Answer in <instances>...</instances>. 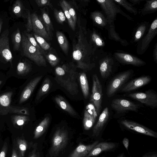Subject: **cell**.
<instances>
[{"label":"cell","mask_w":157,"mask_h":157,"mask_svg":"<svg viewBox=\"0 0 157 157\" xmlns=\"http://www.w3.org/2000/svg\"><path fill=\"white\" fill-rule=\"evenodd\" d=\"M78 30L72 41V58L76 63L77 67L89 71L95 66L91 62L96 48L88 41L86 31L78 24Z\"/></svg>","instance_id":"6da1fadb"},{"label":"cell","mask_w":157,"mask_h":157,"mask_svg":"<svg viewBox=\"0 0 157 157\" xmlns=\"http://www.w3.org/2000/svg\"><path fill=\"white\" fill-rule=\"evenodd\" d=\"M78 76V72L75 69L69 66L63 75L56 76L55 79L70 94L74 95L76 94L78 91V85L77 81Z\"/></svg>","instance_id":"7a4b0ae2"},{"label":"cell","mask_w":157,"mask_h":157,"mask_svg":"<svg viewBox=\"0 0 157 157\" xmlns=\"http://www.w3.org/2000/svg\"><path fill=\"white\" fill-rule=\"evenodd\" d=\"M21 46L23 55L39 66H46L44 55L29 42L24 33H22Z\"/></svg>","instance_id":"3957f363"},{"label":"cell","mask_w":157,"mask_h":157,"mask_svg":"<svg viewBox=\"0 0 157 157\" xmlns=\"http://www.w3.org/2000/svg\"><path fill=\"white\" fill-rule=\"evenodd\" d=\"M96 1L105 14L109 24L114 22L117 13L121 14L129 20H133V18L123 11L113 0H97Z\"/></svg>","instance_id":"277c9868"},{"label":"cell","mask_w":157,"mask_h":157,"mask_svg":"<svg viewBox=\"0 0 157 157\" xmlns=\"http://www.w3.org/2000/svg\"><path fill=\"white\" fill-rule=\"evenodd\" d=\"M68 140L67 131L64 128L56 130L52 137L49 153L51 157L57 156L67 145Z\"/></svg>","instance_id":"5b68a950"},{"label":"cell","mask_w":157,"mask_h":157,"mask_svg":"<svg viewBox=\"0 0 157 157\" xmlns=\"http://www.w3.org/2000/svg\"><path fill=\"white\" fill-rule=\"evenodd\" d=\"M133 73L132 70H128L119 73L114 77L107 86V96L111 97L114 96L122 86L130 78Z\"/></svg>","instance_id":"8992f818"},{"label":"cell","mask_w":157,"mask_h":157,"mask_svg":"<svg viewBox=\"0 0 157 157\" xmlns=\"http://www.w3.org/2000/svg\"><path fill=\"white\" fill-rule=\"evenodd\" d=\"M103 96L101 84L96 74L93 75V85L90 101L94 105L98 115H99L101 109Z\"/></svg>","instance_id":"52a82bcc"},{"label":"cell","mask_w":157,"mask_h":157,"mask_svg":"<svg viewBox=\"0 0 157 157\" xmlns=\"http://www.w3.org/2000/svg\"><path fill=\"white\" fill-rule=\"evenodd\" d=\"M145 36L139 42L136 52L138 55L144 53L148 49L149 44L157 34V17L151 23Z\"/></svg>","instance_id":"ba28073f"},{"label":"cell","mask_w":157,"mask_h":157,"mask_svg":"<svg viewBox=\"0 0 157 157\" xmlns=\"http://www.w3.org/2000/svg\"><path fill=\"white\" fill-rule=\"evenodd\" d=\"M128 96L152 109L157 107V95L151 90L131 93L128 94Z\"/></svg>","instance_id":"9c48e42d"},{"label":"cell","mask_w":157,"mask_h":157,"mask_svg":"<svg viewBox=\"0 0 157 157\" xmlns=\"http://www.w3.org/2000/svg\"><path fill=\"white\" fill-rule=\"evenodd\" d=\"M111 105L112 108L118 113L129 111H137L141 107L139 104L121 98H116L113 100Z\"/></svg>","instance_id":"30bf717a"},{"label":"cell","mask_w":157,"mask_h":157,"mask_svg":"<svg viewBox=\"0 0 157 157\" xmlns=\"http://www.w3.org/2000/svg\"><path fill=\"white\" fill-rule=\"evenodd\" d=\"M9 34V30L6 29L0 37V58L9 62L12 66L13 56L10 47Z\"/></svg>","instance_id":"8fae6325"},{"label":"cell","mask_w":157,"mask_h":157,"mask_svg":"<svg viewBox=\"0 0 157 157\" xmlns=\"http://www.w3.org/2000/svg\"><path fill=\"white\" fill-rule=\"evenodd\" d=\"M116 59L123 64L131 65L136 67H140L146 64L145 61L131 54L116 52L114 53Z\"/></svg>","instance_id":"7c38bea8"},{"label":"cell","mask_w":157,"mask_h":157,"mask_svg":"<svg viewBox=\"0 0 157 157\" xmlns=\"http://www.w3.org/2000/svg\"><path fill=\"white\" fill-rule=\"evenodd\" d=\"M121 123L129 129L155 138L157 137V133L156 132L133 121L124 120L121 121Z\"/></svg>","instance_id":"4fadbf2b"},{"label":"cell","mask_w":157,"mask_h":157,"mask_svg":"<svg viewBox=\"0 0 157 157\" xmlns=\"http://www.w3.org/2000/svg\"><path fill=\"white\" fill-rule=\"evenodd\" d=\"M151 79L149 76H141L132 80L121 89V92H128L142 87L149 83Z\"/></svg>","instance_id":"5bb4252c"},{"label":"cell","mask_w":157,"mask_h":157,"mask_svg":"<svg viewBox=\"0 0 157 157\" xmlns=\"http://www.w3.org/2000/svg\"><path fill=\"white\" fill-rule=\"evenodd\" d=\"M32 29L34 33L45 40H50L52 38L48 35L37 14L34 12L31 14Z\"/></svg>","instance_id":"9a60e30c"},{"label":"cell","mask_w":157,"mask_h":157,"mask_svg":"<svg viewBox=\"0 0 157 157\" xmlns=\"http://www.w3.org/2000/svg\"><path fill=\"white\" fill-rule=\"evenodd\" d=\"M113 64V59L110 57L106 56L100 60L99 70L102 78H105L109 76L112 72Z\"/></svg>","instance_id":"2e32d148"},{"label":"cell","mask_w":157,"mask_h":157,"mask_svg":"<svg viewBox=\"0 0 157 157\" xmlns=\"http://www.w3.org/2000/svg\"><path fill=\"white\" fill-rule=\"evenodd\" d=\"M42 78V76L37 77L28 84L21 93L19 101V104L23 103L29 98Z\"/></svg>","instance_id":"e0dca14e"},{"label":"cell","mask_w":157,"mask_h":157,"mask_svg":"<svg viewBox=\"0 0 157 157\" xmlns=\"http://www.w3.org/2000/svg\"><path fill=\"white\" fill-rule=\"evenodd\" d=\"M109 108H105L100 114L98 120L93 129V136H98L102 130L109 118Z\"/></svg>","instance_id":"ac0fdd59"},{"label":"cell","mask_w":157,"mask_h":157,"mask_svg":"<svg viewBox=\"0 0 157 157\" xmlns=\"http://www.w3.org/2000/svg\"><path fill=\"white\" fill-rule=\"evenodd\" d=\"M98 143L99 141H97L88 145L80 144L69 157H85Z\"/></svg>","instance_id":"d6986e66"},{"label":"cell","mask_w":157,"mask_h":157,"mask_svg":"<svg viewBox=\"0 0 157 157\" xmlns=\"http://www.w3.org/2000/svg\"><path fill=\"white\" fill-rule=\"evenodd\" d=\"M114 143L102 142L98 143L85 157H91L97 156L101 152L112 149L115 147Z\"/></svg>","instance_id":"ffe728a7"},{"label":"cell","mask_w":157,"mask_h":157,"mask_svg":"<svg viewBox=\"0 0 157 157\" xmlns=\"http://www.w3.org/2000/svg\"><path fill=\"white\" fill-rule=\"evenodd\" d=\"M12 95V91L0 94V115H5L9 113Z\"/></svg>","instance_id":"44dd1931"},{"label":"cell","mask_w":157,"mask_h":157,"mask_svg":"<svg viewBox=\"0 0 157 157\" xmlns=\"http://www.w3.org/2000/svg\"><path fill=\"white\" fill-rule=\"evenodd\" d=\"M46 7H47L41 9V15L40 16L38 17L48 35L52 38V31L54 30V28L49 16L48 13L46 10Z\"/></svg>","instance_id":"7402d4cb"},{"label":"cell","mask_w":157,"mask_h":157,"mask_svg":"<svg viewBox=\"0 0 157 157\" xmlns=\"http://www.w3.org/2000/svg\"><path fill=\"white\" fill-rule=\"evenodd\" d=\"M91 17L95 25L99 28L107 29L109 25L108 20L104 14L99 11L91 13Z\"/></svg>","instance_id":"603a6c76"},{"label":"cell","mask_w":157,"mask_h":157,"mask_svg":"<svg viewBox=\"0 0 157 157\" xmlns=\"http://www.w3.org/2000/svg\"><path fill=\"white\" fill-rule=\"evenodd\" d=\"M106 29L108 30V37L110 39L119 42L123 46L128 45V41L126 40L122 39L116 31L114 22L109 24Z\"/></svg>","instance_id":"cb8c5ba5"},{"label":"cell","mask_w":157,"mask_h":157,"mask_svg":"<svg viewBox=\"0 0 157 157\" xmlns=\"http://www.w3.org/2000/svg\"><path fill=\"white\" fill-rule=\"evenodd\" d=\"M54 100L57 105L62 109L70 115L73 116L77 115L75 111L63 97L61 96H57L55 97Z\"/></svg>","instance_id":"d4e9b609"},{"label":"cell","mask_w":157,"mask_h":157,"mask_svg":"<svg viewBox=\"0 0 157 157\" xmlns=\"http://www.w3.org/2000/svg\"><path fill=\"white\" fill-rule=\"evenodd\" d=\"M26 10L21 0H17L14 2L12 7V11L17 17L26 18Z\"/></svg>","instance_id":"484cf974"},{"label":"cell","mask_w":157,"mask_h":157,"mask_svg":"<svg viewBox=\"0 0 157 157\" xmlns=\"http://www.w3.org/2000/svg\"><path fill=\"white\" fill-rule=\"evenodd\" d=\"M49 122V118L46 117L40 123L34 131V139L39 138L44 133L48 126Z\"/></svg>","instance_id":"4316f807"},{"label":"cell","mask_w":157,"mask_h":157,"mask_svg":"<svg viewBox=\"0 0 157 157\" xmlns=\"http://www.w3.org/2000/svg\"><path fill=\"white\" fill-rule=\"evenodd\" d=\"M144 7L141 10V15H145L155 13L157 10V0H146Z\"/></svg>","instance_id":"83f0119b"},{"label":"cell","mask_w":157,"mask_h":157,"mask_svg":"<svg viewBox=\"0 0 157 157\" xmlns=\"http://www.w3.org/2000/svg\"><path fill=\"white\" fill-rule=\"evenodd\" d=\"M56 34L57 40L60 48L64 53L67 55L69 49L67 39L64 34L61 32L57 31Z\"/></svg>","instance_id":"f1b7e54d"},{"label":"cell","mask_w":157,"mask_h":157,"mask_svg":"<svg viewBox=\"0 0 157 157\" xmlns=\"http://www.w3.org/2000/svg\"><path fill=\"white\" fill-rule=\"evenodd\" d=\"M148 22H142L138 27L134 34L133 41L135 42L139 41L143 37L144 35L149 27Z\"/></svg>","instance_id":"f546056e"},{"label":"cell","mask_w":157,"mask_h":157,"mask_svg":"<svg viewBox=\"0 0 157 157\" xmlns=\"http://www.w3.org/2000/svg\"><path fill=\"white\" fill-rule=\"evenodd\" d=\"M80 86L82 93L85 98H86L89 94V88L86 74L84 72L80 74L79 77Z\"/></svg>","instance_id":"4dcf8cb0"},{"label":"cell","mask_w":157,"mask_h":157,"mask_svg":"<svg viewBox=\"0 0 157 157\" xmlns=\"http://www.w3.org/2000/svg\"><path fill=\"white\" fill-rule=\"evenodd\" d=\"M19 157H24L27 148L26 141L23 139L18 138L15 144Z\"/></svg>","instance_id":"1f68e13d"},{"label":"cell","mask_w":157,"mask_h":157,"mask_svg":"<svg viewBox=\"0 0 157 157\" xmlns=\"http://www.w3.org/2000/svg\"><path fill=\"white\" fill-rule=\"evenodd\" d=\"M90 42L96 48L103 47L105 45V43L101 37L95 31H94L91 34Z\"/></svg>","instance_id":"d6a6232c"},{"label":"cell","mask_w":157,"mask_h":157,"mask_svg":"<svg viewBox=\"0 0 157 157\" xmlns=\"http://www.w3.org/2000/svg\"><path fill=\"white\" fill-rule=\"evenodd\" d=\"M94 117L85 109L83 120V125L85 130L90 129L93 126L96 120Z\"/></svg>","instance_id":"836d02e7"},{"label":"cell","mask_w":157,"mask_h":157,"mask_svg":"<svg viewBox=\"0 0 157 157\" xmlns=\"http://www.w3.org/2000/svg\"><path fill=\"white\" fill-rule=\"evenodd\" d=\"M11 39L13 45V50L19 51L21 44L22 37L18 28L12 34Z\"/></svg>","instance_id":"e575fe53"},{"label":"cell","mask_w":157,"mask_h":157,"mask_svg":"<svg viewBox=\"0 0 157 157\" xmlns=\"http://www.w3.org/2000/svg\"><path fill=\"white\" fill-rule=\"evenodd\" d=\"M118 5L122 6L129 13L136 15L138 13V10L137 8L130 2H128L126 0H113Z\"/></svg>","instance_id":"d590c367"},{"label":"cell","mask_w":157,"mask_h":157,"mask_svg":"<svg viewBox=\"0 0 157 157\" xmlns=\"http://www.w3.org/2000/svg\"><path fill=\"white\" fill-rule=\"evenodd\" d=\"M59 4L67 19L69 26L73 31H75V30L76 24L73 21L68 10L64 4L63 0L59 1Z\"/></svg>","instance_id":"8d00e7d4"},{"label":"cell","mask_w":157,"mask_h":157,"mask_svg":"<svg viewBox=\"0 0 157 157\" xmlns=\"http://www.w3.org/2000/svg\"><path fill=\"white\" fill-rule=\"evenodd\" d=\"M51 83V81L48 78H46L44 79L37 94L36 97L37 100H39L48 92L50 88Z\"/></svg>","instance_id":"74e56055"},{"label":"cell","mask_w":157,"mask_h":157,"mask_svg":"<svg viewBox=\"0 0 157 157\" xmlns=\"http://www.w3.org/2000/svg\"><path fill=\"white\" fill-rule=\"evenodd\" d=\"M11 119L14 125L22 126L29 120L28 116L22 115H16L12 116Z\"/></svg>","instance_id":"f35d334b"},{"label":"cell","mask_w":157,"mask_h":157,"mask_svg":"<svg viewBox=\"0 0 157 157\" xmlns=\"http://www.w3.org/2000/svg\"><path fill=\"white\" fill-rule=\"evenodd\" d=\"M30 70V65L26 62H20L17 66V73L20 75H26L29 72Z\"/></svg>","instance_id":"ab89813d"},{"label":"cell","mask_w":157,"mask_h":157,"mask_svg":"<svg viewBox=\"0 0 157 157\" xmlns=\"http://www.w3.org/2000/svg\"><path fill=\"white\" fill-rule=\"evenodd\" d=\"M31 44L34 46L43 55L45 54V51L43 50L39 45L35 38L31 34L25 31L24 33Z\"/></svg>","instance_id":"60d3db41"},{"label":"cell","mask_w":157,"mask_h":157,"mask_svg":"<svg viewBox=\"0 0 157 157\" xmlns=\"http://www.w3.org/2000/svg\"><path fill=\"white\" fill-rule=\"evenodd\" d=\"M33 35L39 45L43 50L45 51L51 49L50 45L44 39L34 33H33Z\"/></svg>","instance_id":"b9f144b4"},{"label":"cell","mask_w":157,"mask_h":157,"mask_svg":"<svg viewBox=\"0 0 157 157\" xmlns=\"http://www.w3.org/2000/svg\"><path fill=\"white\" fill-rule=\"evenodd\" d=\"M9 113H13L18 114L29 115L28 109L23 107L10 105L9 109Z\"/></svg>","instance_id":"7bdbcfd3"},{"label":"cell","mask_w":157,"mask_h":157,"mask_svg":"<svg viewBox=\"0 0 157 157\" xmlns=\"http://www.w3.org/2000/svg\"><path fill=\"white\" fill-rule=\"evenodd\" d=\"M54 13L56 20L59 23L63 24L66 21V17L63 12L56 9L54 10Z\"/></svg>","instance_id":"ee69618b"},{"label":"cell","mask_w":157,"mask_h":157,"mask_svg":"<svg viewBox=\"0 0 157 157\" xmlns=\"http://www.w3.org/2000/svg\"><path fill=\"white\" fill-rule=\"evenodd\" d=\"M45 57L48 62L53 67L56 66L59 62V59L55 55L51 53L45 55Z\"/></svg>","instance_id":"f6af8a7d"},{"label":"cell","mask_w":157,"mask_h":157,"mask_svg":"<svg viewBox=\"0 0 157 157\" xmlns=\"http://www.w3.org/2000/svg\"><path fill=\"white\" fill-rule=\"evenodd\" d=\"M63 1L68 9L73 21L76 24L77 22V16L75 10L68 2L65 0Z\"/></svg>","instance_id":"bcb514c9"},{"label":"cell","mask_w":157,"mask_h":157,"mask_svg":"<svg viewBox=\"0 0 157 157\" xmlns=\"http://www.w3.org/2000/svg\"><path fill=\"white\" fill-rule=\"evenodd\" d=\"M26 13L27 22L25 25V27L26 29V32L27 33H29L33 30L31 14L29 10L28 9H27Z\"/></svg>","instance_id":"7dc6e473"},{"label":"cell","mask_w":157,"mask_h":157,"mask_svg":"<svg viewBox=\"0 0 157 157\" xmlns=\"http://www.w3.org/2000/svg\"><path fill=\"white\" fill-rule=\"evenodd\" d=\"M35 2L37 6L40 7H49L52 9H53V6L49 0H36Z\"/></svg>","instance_id":"c3c4849f"},{"label":"cell","mask_w":157,"mask_h":157,"mask_svg":"<svg viewBox=\"0 0 157 157\" xmlns=\"http://www.w3.org/2000/svg\"><path fill=\"white\" fill-rule=\"evenodd\" d=\"M86 109L90 114L93 115L95 118H96L98 115L95 107L92 103H90L87 105L86 107Z\"/></svg>","instance_id":"681fc988"},{"label":"cell","mask_w":157,"mask_h":157,"mask_svg":"<svg viewBox=\"0 0 157 157\" xmlns=\"http://www.w3.org/2000/svg\"><path fill=\"white\" fill-rule=\"evenodd\" d=\"M8 146L7 143L5 142L0 151V157H6L7 153Z\"/></svg>","instance_id":"f907efd6"},{"label":"cell","mask_w":157,"mask_h":157,"mask_svg":"<svg viewBox=\"0 0 157 157\" xmlns=\"http://www.w3.org/2000/svg\"><path fill=\"white\" fill-rule=\"evenodd\" d=\"M29 157H40V153L37 150L36 145H34L32 150L30 152Z\"/></svg>","instance_id":"816d5d0a"},{"label":"cell","mask_w":157,"mask_h":157,"mask_svg":"<svg viewBox=\"0 0 157 157\" xmlns=\"http://www.w3.org/2000/svg\"><path fill=\"white\" fill-rule=\"evenodd\" d=\"M153 56L154 61L157 63V43H156L154 47L153 51Z\"/></svg>","instance_id":"f5cc1de1"},{"label":"cell","mask_w":157,"mask_h":157,"mask_svg":"<svg viewBox=\"0 0 157 157\" xmlns=\"http://www.w3.org/2000/svg\"><path fill=\"white\" fill-rule=\"evenodd\" d=\"M11 157H19L16 148L15 144H14L13 145Z\"/></svg>","instance_id":"db71d44e"},{"label":"cell","mask_w":157,"mask_h":157,"mask_svg":"<svg viewBox=\"0 0 157 157\" xmlns=\"http://www.w3.org/2000/svg\"><path fill=\"white\" fill-rule=\"evenodd\" d=\"M133 6L139 5L140 3L145 0H128Z\"/></svg>","instance_id":"11a10c76"},{"label":"cell","mask_w":157,"mask_h":157,"mask_svg":"<svg viewBox=\"0 0 157 157\" xmlns=\"http://www.w3.org/2000/svg\"><path fill=\"white\" fill-rule=\"evenodd\" d=\"M122 142L125 147L128 150L129 145L128 140L127 138H125L123 139Z\"/></svg>","instance_id":"9f6ffc18"},{"label":"cell","mask_w":157,"mask_h":157,"mask_svg":"<svg viewBox=\"0 0 157 157\" xmlns=\"http://www.w3.org/2000/svg\"><path fill=\"white\" fill-rule=\"evenodd\" d=\"M142 157H157L156 154H153L152 155H144Z\"/></svg>","instance_id":"6f0895ef"},{"label":"cell","mask_w":157,"mask_h":157,"mask_svg":"<svg viewBox=\"0 0 157 157\" xmlns=\"http://www.w3.org/2000/svg\"><path fill=\"white\" fill-rule=\"evenodd\" d=\"M3 23V22L1 18H0V33L1 31Z\"/></svg>","instance_id":"680465c9"},{"label":"cell","mask_w":157,"mask_h":157,"mask_svg":"<svg viewBox=\"0 0 157 157\" xmlns=\"http://www.w3.org/2000/svg\"><path fill=\"white\" fill-rule=\"evenodd\" d=\"M118 157H124L123 153H122V154H121V155L119 156Z\"/></svg>","instance_id":"91938a15"},{"label":"cell","mask_w":157,"mask_h":157,"mask_svg":"<svg viewBox=\"0 0 157 157\" xmlns=\"http://www.w3.org/2000/svg\"><path fill=\"white\" fill-rule=\"evenodd\" d=\"M2 81H1V80H0V85H1L2 84Z\"/></svg>","instance_id":"94428289"}]
</instances>
